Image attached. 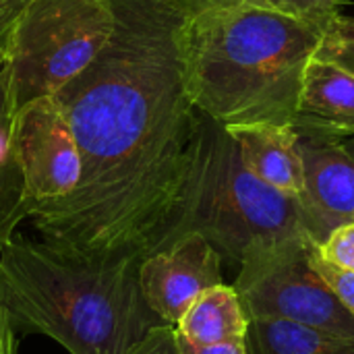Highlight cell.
Listing matches in <instances>:
<instances>
[{"instance_id": "6da1fadb", "label": "cell", "mask_w": 354, "mask_h": 354, "mask_svg": "<svg viewBox=\"0 0 354 354\" xmlns=\"http://www.w3.org/2000/svg\"><path fill=\"white\" fill-rule=\"evenodd\" d=\"M116 29L54 97L81 153L77 189L29 209L44 243L108 259H145L183 193L199 124L185 81L180 0H112Z\"/></svg>"}, {"instance_id": "7a4b0ae2", "label": "cell", "mask_w": 354, "mask_h": 354, "mask_svg": "<svg viewBox=\"0 0 354 354\" xmlns=\"http://www.w3.org/2000/svg\"><path fill=\"white\" fill-rule=\"evenodd\" d=\"M326 29L261 6L187 12L185 81L195 110L226 129L295 127Z\"/></svg>"}, {"instance_id": "3957f363", "label": "cell", "mask_w": 354, "mask_h": 354, "mask_svg": "<svg viewBox=\"0 0 354 354\" xmlns=\"http://www.w3.org/2000/svg\"><path fill=\"white\" fill-rule=\"evenodd\" d=\"M141 261L15 234L0 249V309L15 334L48 336L68 354H124L164 324L141 295Z\"/></svg>"}, {"instance_id": "277c9868", "label": "cell", "mask_w": 354, "mask_h": 354, "mask_svg": "<svg viewBox=\"0 0 354 354\" xmlns=\"http://www.w3.org/2000/svg\"><path fill=\"white\" fill-rule=\"evenodd\" d=\"M187 234H201L224 266L239 268L249 249L309 232L301 201L259 180L232 133L199 114L180 201L153 253Z\"/></svg>"}, {"instance_id": "5b68a950", "label": "cell", "mask_w": 354, "mask_h": 354, "mask_svg": "<svg viewBox=\"0 0 354 354\" xmlns=\"http://www.w3.org/2000/svg\"><path fill=\"white\" fill-rule=\"evenodd\" d=\"M116 29L112 0H33L15 23L0 71L10 114L81 75Z\"/></svg>"}, {"instance_id": "8992f818", "label": "cell", "mask_w": 354, "mask_h": 354, "mask_svg": "<svg viewBox=\"0 0 354 354\" xmlns=\"http://www.w3.org/2000/svg\"><path fill=\"white\" fill-rule=\"evenodd\" d=\"M315 245L309 234L257 245L245 253L232 286L249 319H288L354 338V317L311 263Z\"/></svg>"}, {"instance_id": "52a82bcc", "label": "cell", "mask_w": 354, "mask_h": 354, "mask_svg": "<svg viewBox=\"0 0 354 354\" xmlns=\"http://www.w3.org/2000/svg\"><path fill=\"white\" fill-rule=\"evenodd\" d=\"M10 151L29 209L71 195L81 178V153L56 97H35L12 114Z\"/></svg>"}, {"instance_id": "ba28073f", "label": "cell", "mask_w": 354, "mask_h": 354, "mask_svg": "<svg viewBox=\"0 0 354 354\" xmlns=\"http://www.w3.org/2000/svg\"><path fill=\"white\" fill-rule=\"evenodd\" d=\"M222 268L220 253L201 234H187L141 261V295L164 324L176 326L207 288L224 282Z\"/></svg>"}, {"instance_id": "9c48e42d", "label": "cell", "mask_w": 354, "mask_h": 354, "mask_svg": "<svg viewBox=\"0 0 354 354\" xmlns=\"http://www.w3.org/2000/svg\"><path fill=\"white\" fill-rule=\"evenodd\" d=\"M305 172L301 205L309 236L319 245L334 228L354 222V158L342 139L301 133Z\"/></svg>"}, {"instance_id": "30bf717a", "label": "cell", "mask_w": 354, "mask_h": 354, "mask_svg": "<svg viewBox=\"0 0 354 354\" xmlns=\"http://www.w3.org/2000/svg\"><path fill=\"white\" fill-rule=\"evenodd\" d=\"M295 129L334 139L354 137V75L324 60H311Z\"/></svg>"}, {"instance_id": "8fae6325", "label": "cell", "mask_w": 354, "mask_h": 354, "mask_svg": "<svg viewBox=\"0 0 354 354\" xmlns=\"http://www.w3.org/2000/svg\"><path fill=\"white\" fill-rule=\"evenodd\" d=\"M239 143L243 162L266 185L301 199L305 191L299 131L295 127H239L228 129Z\"/></svg>"}, {"instance_id": "7c38bea8", "label": "cell", "mask_w": 354, "mask_h": 354, "mask_svg": "<svg viewBox=\"0 0 354 354\" xmlns=\"http://www.w3.org/2000/svg\"><path fill=\"white\" fill-rule=\"evenodd\" d=\"M174 328L180 338L197 346L245 342L249 317L234 286L222 282L207 288Z\"/></svg>"}, {"instance_id": "4fadbf2b", "label": "cell", "mask_w": 354, "mask_h": 354, "mask_svg": "<svg viewBox=\"0 0 354 354\" xmlns=\"http://www.w3.org/2000/svg\"><path fill=\"white\" fill-rule=\"evenodd\" d=\"M247 348L253 354H354V338L288 319H249Z\"/></svg>"}, {"instance_id": "5bb4252c", "label": "cell", "mask_w": 354, "mask_h": 354, "mask_svg": "<svg viewBox=\"0 0 354 354\" xmlns=\"http://www.w3.org/2000/svg\"><path fill=\"white\" fill-rule=\"evenodd\" d=\"M180 4L189 15L207 8H220V6H239V4L261 6L309 21L326 31L338 17H342V0H180Z\"/></svg>"}, {"instance_id": "9a60e30c", "label": "cell", "mask_w": 354, "mask_h": 354, "mask_svg": "<svg viewBox=\"0 0 354 354\" xmlns=\"http://www.w3.org/2000/svg\"><path fill=\"white\" fill-rule=\"evenodd\" d=\"M29 218V201L15 158L0 162V249L17 234V226Z\"/></svg>"}, {"instance_id": "2e32d148", "label": "cell", "mask_w": 354, "mask_h": 354, "mask_svg": "<svg viewBox=\"0 0 354 354\" xmlns=\"http://www.w3.org/2000/svg\"><path fill=\"white\" fill-rule=\"evenodd\" d=\"M315 60L332 62L354 75V17H338L324 33Z\"/></svg>"}, {"instance_id": "e0dca14e", "label": "cell", "mask_w": 354, "mask_h": 354, "mask_svg": "<svg viewBox=\"0 0 354 354\" xmlns=\"http://www.w3.org/2000/svg\"><path fill=\"white\" fill-rule=\"evenodd\" d=\"M317 253L328 263L354 272V222L334 228L317 245Z\"/></svg>"}, {"instance_id": "ac0fdd59", "label": "cell", "mask_w": 354, "mask_h": 354, "mask_svg": "<svg viewBox=\"0 0 354 354\" xmlns=\"http://www.w3.org/2000/svg\"><path fill=\"white\" fill-rule=\"evenodd\" d=\"M311 263L317 270V274L326 280L330 290L336 295V299L344 305V309L354 317V272L342 270V268L322 259L319 253H317V245H315V249L311 253Z\"/></svg>"}, {"instance_id": "d6986e66", "label": "cell", "mask_w": 354, "mask_h": 354, "mask_svg": "<svg viewBox=\"0 0 354 354\" xmlns=\"http://www.w3.org/2000/svg\"><path fill=\"white\" fill-rule=\"evenodd\" d=\"M124 354H180L176 328L168 324L156 326Z\"/></svg>"}, {"instance_id": "ffe728a7", "label": "cell", "mask_w": 354, "mask_h": 354, "mask_svg": "<svg viewBox=\"0 0 354 354\" xmlns=\"http://www.w3.org/2000/svg\"><path fill=\"white\" fill-rule=\"evenodd\" d=\"M33 0H0V52H4L8 35L21 15Z\"/></svg>"}, {"instance_id": "44dd1931", "label": "cell", "mask_w": 354, "mask_h": 354, "mask_svg": "<svg viewBox=\"0 0 354 354\" xmlns=\"http://www.w3.org/2000/svg\"><path fill=\"white\" fill-rule=\"evenodd\" d=\"M178 348H180V354H247V340L245 342H224V344L197 346V344H191L178 336Z\"/></svg>"}, {"instance_id": "7402d4cb", "label": "cell", "mask_w": 354, "mask_h": 354, "mask_svg": "<svg viewBox=\"0 0 354 354\" xmlns=\"http://www.w3.org/2000/svg\"><path fill=\"white\" fill-rule=\"evenodd\" d=\"M0 354H19V340L8 324L6 313L0 309Z\"/></svg>"}, {"instance_id": "603a6c76", "label": "cell", "mask_w": 354, "mask_h": 354, "mask_svg": "<svg viewBox=\"0 0 354 354\" xmlns=\"http://www.w3.org/2000/svg\"><path fill=\"white\" fill-rule=\"evenodd\" d=\"M342 145L346 147V151L354 158V137H348V139H342Z\"/></svg>"}, {"instance_id": "cb8c5ba5", "label": "cell", "mask_w": 354, "mask_h": 354, "mask_svg": "<svg viewBox=\"0 0 354 354\" xmlns=\"http://www.w3.org/2000/svg\"><path fill=\"white\" fill-rule=\"evenodd\" d=\"M2 64H4V52H0V71H2Z\"/></svg>"}, {"instance_id": "d4e9b609", "label": "cell", "mask_w": 354, "mask_h": 354, "mask_svg": "<svg viewBox=\"0 0 354 354\" xmlns=\"http://www.w3.org/2000/svg\"><path fill=\"white\" fill-rule=\"evenodd\" d=\"M247 354H253V353H251V351H249V348H247Z\"/></svg>"}]
</instances>
